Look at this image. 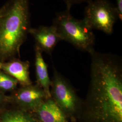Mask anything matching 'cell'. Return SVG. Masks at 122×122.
<instances>
[{
	"label": "cell",
	"instance_id": "cell-1",
	"mask_svg": "<svg viewBox=\"0 0 122 122\" xmlns=\"http://www.w3.org/2000/svg\"><path fill=\"white\" fill-rule=\"evenodd\" d=\"M91 57L90 80L75 122H122V60L95 49Z\"/></svg>",
	"mask_w": 122,
	"mask_h": 122
},
{
	"label": "cell",
	"instance_id": "cell-2",
	"mask_svg": "<svg viewBox=\"0 0 122 122\" xmlns=\"http://www.w3.org/2000/svg\"><path fill=\"white\" fill-rule=\"evenodd\" d=\"M30 0H9L0 8V57L19 53L31 28Z\"/></svg>",
	"mask_w": 122,
	"mask_h": 122
},
{
	"label": "cell",
	"instance_id": "cell-3",
	"mask_svg": "<svg viewBox=\"0 0 122 122\" xmlns=\"http://www.w3.org/2000/svg\"><path fill=\"white\" fill-rule=\"evenodd\" d=\"M54 26L62 40L72 44L80 51L89 53L94 50L96 36L84 20L73 17L70 10L55 14L52 20Z\"/></svg>",
	"mask_w": 122,
	"mask_h": 122
},
{
	"label": "cell",
	"instance_id": "cell-4",
	"mask_svg": "<svg viewBox=\"0 0 122 122\" xmlns=\"http://www.w3.org/2000/svg\"><path fill=\"white\" fill-rule=\"evenodd\" d=\"M50 95L70 122H75L82 104L81 99L69 81L54 67Z\"/></svg>",
	"mask_w": 122,
	"mask_h": 122
},
{
	"label": "cell",
	"instance_id": "cell-5",
	"mask_svg": "<svg viewBox=\"0 0 122 122\" xmlns=\"http://www.w3.org/2000/svg\"><path fill=\"white\" fill-rule=\"evenodd\" d=\"M118 19L115 5L109 0H91L84 10V20L92 30H100L111 35Z\"/></svg>",
	"mask_w": 122,
	"mask_h": 122
},
{
	"label": "cell",
	"instance_id": "cell-6",
	"mask_svg": "<svg viewBox=\"0 0 122 122\" xmlns=\"http://www.w3.org/2000/svg\"><path fill=\"white\" fill-rule=\"evenodd\" d=\"M49 98L37 84L22 86L15 94L14 99L18 109L33 112L40 105Z\"/></svg>",
	"mask_w": 122,
	"mask_h": 122
},
{
	"label": "cell",
	"instance_id": "cell-7",
	"mask_svg": "<svg viewBox=\"0 0 122 122\" xmlns=\"http://www.w3.org/2000/svg\"><path fill=\"white\" fill-rule=\"evenodd\" d=\"M29 34L35 39L36 45L42 52H45L49 55L52 54L58 43L62 40L56 28L52 25L31 28Z\"/></svg>",
	"mask_w": 122,
	"mask_h": 122
},
{
	"label": "cell",
	"instance_id": "cell-8",
	"mask_svg": "<svg viewBox=\"0 0 122 122\" xmlns=\"http://www.w3.org/2000/svg\"><path fill=\"white\" fill-rule=\"evenodd\" d=\"M33 113L39 122H70L51 97L44 100Z\"/></svg>",
	"mask_w": 122,
	"mask_h": 122
},
{
	"label": "cell",
	"instance_id": "cell-9",
	"mask_svg": "<svg viewBox=\"0 0 122 122\" xmlns=\"http://www.w3.org/2000/svg\"><path fill=\"white\" fill-rule=\"evenodd\" d=\"M29 68L30 63L28 61L17 59L7 62H0V69L16 79L22 86L32 84Z\"/></svg>",
	"mask_w": 122,
	"mask_h": 122
},
{
	"label": "cell",
	"instance_id": "cell-10",
	"mask_svg": "<svg viewBox=\"0 0 122 122\" xmlns=\"http://www.w3.org/2000/svg\"><path fill=\"white\" fill-rule=\"evenodd\" d=\"M35 66L37 85L41 87L48 97H51L50 85L51 80L48 74V66L44 60L42 50L35 45Z\"/></svg>",
	"mask_w": 122,
	"mask_h": 122
},
{
	"label": "cell",
	"instance_id": "cell-11",
	"mask_svg": "<svg viewBox=\"0 0 122 122\" xmlns=\"http://www.w3.org/2000/svg\"><path fill=\"white\" fill-rule=\"evenodd\" d=\"M0 122H39L32 112L17 109L5 111L0 115Z\"/></svg>",
	"mask_w": 122,
	"mask_h": 122
},
{
	"label": "cell",
	"instance_id": "cell-12",
	"mask_svg": "<svg viewBox=\"0 0 122 122\" xmlns=\"http://www.w3.org/2000/svg\"><path fill=\"white\" fill-rule=\"evenodd\" d=\"M17 81L4 72L0 71V90L3 91H10L15 89Z\"/></svg>",
	"mask_w": 122,
	"mask_h": 122
},
{
	"label": "cell",
	"instance_id": "cell-13",
	"mask_svg": "<svg viewBox=\"0 0 122 122\" xmlns=\"http://www.w3.org/2000/svg\"><path fill=\"white\" fill-rule=\"evenodd\" d=\"M64 3L65 4L66 6V9L70 10L71 8V7L76 5L80 4H81L83 2H89L91 0H62Z\"/></svg>",
	"mask_w": 122,
	"mask_h": 122
},
{
	"label": "cell",
	"instance_id": "cell-14",
	"mask_svg": "<svg viewBox=\"0 0 122 122\" xmlns=\"http://www.w3.org/2000/svg\"><path fill=\"white\" fill-rule=\"evenodd\" d=\"M116 8L117 10L118 19L122 20V0H115Z\"/></svg>",
	"mask_w": 122,
	"mask_h": 122
},
{
	"label": "cell",
	"instance_id": "cell-15",
	"mask_svg": "<svg viewBox=\"0 0 122 122\" xmlns=\"http://www.w3.org/2000/svg\"></svg>",
	"mask_w": 122,
	"mask_h": 122
}]
</instances>
